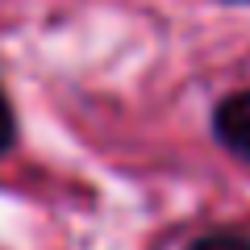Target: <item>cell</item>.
<instances>
[{
    "mask_svg": "<svg viewBox=\"0 0 250 250\" xmlns=\"http://www.w3.org/2000/svg\"><path fill=\"white\" fill-rule=\"evenodd\" d=\"M213 138L233 159L250 163V88H238L213 104Z\"/></svg>",
    "mask_w": 250,
    "mask_h": 250,
    "instance_id": "obj_1",
    "label": "cell"
},
{
    "mask_svg": "<svg viewBox=\"0 0 250 250\" xmlns=\"http://www.w3.org/2000/svg\"><path fill=\"white\" fill-rule=\"evenodd\" d=\"M184 250H250V233L246 229H233V225H217V229L196 233Z\"/></svg>",
    "mask_w": 250,
    "mask_h": 250,
    "instance_id": "obj_2",
    "label": "cell"
},
{
    "mask_svg": "<svg viewBox=\"0 0 250 250\" xmlns=\"http://www.w3.org/2000/svg\"><path fill=\"white\" fill-rule=\"evenodd\" d=\"M17 146V108H13L9 92H4V83H0V159Z\"/></svg>",
    "mask_w": 250,
    "mask_h": 250,
    "instance_id": "obj_3",
    "label": "cell"
},
{
    "mask_svg": "<svg viewBox=\"0 0 250 250\" xmlns=\"http://www.w3.org/2000/svg\"><path fill=\"white\" fill-rule=\"evenodd\" d=\"M225 4H250V0H225Z\"/></svg>",
    "mask_w": 250,
    "mask_h": 250,
    "instance_id": "obj_4",
    "label": "cell"
}]
</instances>
